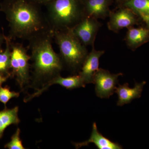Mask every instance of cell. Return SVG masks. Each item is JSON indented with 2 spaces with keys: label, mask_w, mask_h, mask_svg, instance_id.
<instances>
[{
  "label": "cell",
  "mask_w": 149,
  "mask_h": 149,
  "mask_svg": "<svg viewBox=\"0 0 149 149\" xmlns=\"http://www.w3.org/2000/svg\"><path fill=\"white\" fill-rule=\"evenodd\" d=\"M10 58L11 77L15 78L20 88L23 89L29 83L31 57L28 54V49L22 44L12 41Z\"/></svg>",
  "instance_id": "5"
},
{
  "label": "cell",
  "mask_w": 149,
  "mask_h": 149,
  "mask_svg": "<svg viewBox=\"0 0 149 149\" xmlns=\"http://www.w3.org/2000/svg\"><path fill=\"white\" fill-rule=\"evenodd\" d=\"M19 93L10 91L7 87H2L0 86V102L2 103L6 107V105L9 101L13 98L19 97Z\"/></svg>",
  "instance_id": "17"
},
{
  "label": "cell",
  "mask_w": 149,
  "mask_h": 149,
  "mask_svg": "<svg viewBox=\"0 0 149 149\" xmlns=\"http://www.w3.org/2000/svg\"><path fill=\"white\" fill-rule=\"evenodd\" d=\"M122 6L140 17L149 15V0H128Z\"/></svg>",
  "instance_id": "16"
},
{
  "label": "cell",
  "mask_w": 149,
  "mask_h": 149,
  "mask_svg": "<svg viewBox=\"0 0 149 149\" xmlns=\"http://www.w3.org/2000/svg\"><path fill=\"white\" fill-rule=\"evenodd\" d=\"M115 1H116L118 3L120 4H121L122 5L126 1H128V0H115Z\"/></svg>",
  "instance_id": "23"
},
{
  "label": "cell",
  "mask_w": 149,
  "mask_h": 149,
  "mask_svg": "<svg viewBox=\"0 0 149 149\" xmlns=\"http://www.w3.org/2000/svg\"><path fill=\"white\" fill-rule=\"evenodd\" d=\"M149 40V28L132 27L128 28L125 41L127 45L132 49L139 47Z\"/></svg>",
  "instance_id": "13"
},
{
  "label": "cell",
  "mask_w": 149,
  "mask_h": 149,
  "mask_svg": "<svg viewBox=\"0 0 149 149\" xmlns=\"http://www.w3.org/2000/svg\"><path fill=\"white\" fill-rule=\"evenodd\" d=\"M113 0H83L85 15L97 19L109 15L110 6Z\"/></svg>",
  "instance_id": "11"
},
{
  "label": "cell",
  "mask_w": 149,
  "mask_h": 149,
  "mask_svg": "<svg viewBox=\"0 0 149 149\" xmlns=\"http://www.w3.org/2000/svg\"><path fill=\"white\" fill-rule=\"evenodd\" d=\"M101 27L97 19L85 15L72 28L73 34L85 46H94L96 36Z\"/></svg>",
  "instance_id": "7"
},
{
  "label": "cell",
  "mask_w": 149,
  "mask_h": 149,
  "mask_svg": "<svg viewBox=\"0 0 149 149\" xmlns=\"http://www.w3.org/2000/svg\"><path fill=\"white\" fill-rule=\"evenodd\" d=\"M123 75L122 73L111 74L108 70L99 68L93 78L97 96L102 99L109 98L115 92L118 77Z\"/></svg>",
  "instance_id": "6"
},
{
  "label": "cell",
  "mask_w": 149,
  "mask_h": 149,
  "mask_svg": "<svg viewBox=\"0 0 149 149\" xmlns=\"http://www.w3.org/2000/svg\"><path fill=\"white\" fill-rule=\"evenodd\" d=\"M0 13H1V11H0Z\"/></svg>",
  "instance_id": "24"
},
{
  "label": "cell",
  "mask_w": 149,
  "mask_h": 149,
  "mask_svg": "<svg viewBox=\"0 0 149 149\" xmlns=\"http://www.w3.org/2000/svg\"><path fill=\"white\" fill-rule=\"evenodd\" d=\"M8 78L9 77L8 76L3 75V74H0V86H1L3 83L6 82Z\"/></svg>",
  "instance_id": "21"
},
{
  "label": "cell",
  "mask_w": 149,
  "mask_h": 149,
  "mask_svg": "<svg viewBox=\"0 0 149 149\" xmlns=\"http://www.w3.org/2000/svg\"><path fill=\"white\" fill-rule=\"evenodd\" d=\"M136 15L130 9L123 6L114 11H110L108 28L110 31L117 32L124 28L133 27L138 23Z\"/></svg>",
  "instance_id": "8"
},
{
  "label": "cell",
  "mask_w": 149,
  "mask_h": 149,
  "mask_svg": "<svg viewBox=\"0 0 149 149\" xmlns=\"http://www.w3.org/2000/svg\"><path fill=\"white\" fill-rule=\"evenodd\" d=\"M143 19V21L146 24L149 28V15H143L140 17Z\"/></svg>",
  "instance_id": "22"
},
{
  "label": "cell",
  "mask_w": 149,
  "mask_h": 149,
  "mask_svg": "<svg viewBox=\"0 0 149 149\" xmlns=\"http://www.w3.org/2000/svg\"><path fill=\"white\" fill-rule=\"evenodd\" d=\"M32 1L39 6H45L47 4L53 0H32Z\"/></svg>",
  "instance_id": "20"
},
{
  "label": "cell",
  "mask_w": 149,
  "mask_h": 149,
  "mask_svg": "<svg viewBox=\"0 0 149 149\" xmlns=\"http://www.w3.org/2000/svg\"><path fill=\"white\" fill-rule=\"evenodd\" d=\"M0 1H1V0H0Z\"/></svg>",
  "instance_id": "25"
},
{
  "label": "cell",
  "mask_w": 149,
  "mask_h": 149,
  "mask_svg": "<svg viewBox=\"0 0 149 149\" xmlns=\"http://www.w3.org/2000/svg\"><path fill=\"white\" fill-rule=\"evenodd\" d=\"M0 11L8 22V37L30 41L53 32L41 6L32 0H1Z\"/></svg>",
  "instance_id": "1"
},
{
  "label": "cell",
  "mask_w": 149,
  "mask_h": 149,
  "mask_svg": "<svg viewBox=\"0 0 149 149\" xmlns=\"http://www.w3.org/2000/svg\"><path fill=\"white\" fill-rule=\"evenodd\" d=\"M53 33L36 37L29 41L27 47L31 51L30 65L35 83H47L58 74L64 67L60 56L54 50Z\"/></svg>",
  "instance_id": "2"
},
{
  "label": "cell",
  "mask_w": 149,
  "mask_h": 149,
  "mask_svg": "<svg viewBox=\"0 0 149 149\" xmlns=\"http://www.w3.org/2000/svg\"><path fill=\"white\" fill-rule=\"evenodd\" d=\"M20 130L17 128L11 138L10 141L5 146V148L8 149H24L20 138Z\"/></svg>",
  "instance_id": "18"
},
{
  "label": "cell",
  "mask_w": 149,
  "mask_h": 149,
  "mask_svg": "<svg viewBox=\"0 0 149 149\" xmlns=\"http://www.w3.org/2000/svg\"><path fill=\"white\" fill-rule=\"evenodd\" d=\"M45 6L53 32L72 29L85 15L83 0H53Z\"/></svg>",
  "instance_id": "3"
},
{
  "label": "cell",
  "mask_w": 149,
  "mask_h": 149,
  "mask_svg": "<svg viewBox=\"0 0 149 149\" xmlns=\"http://www.w3.org/2000/svg\"><path fill=\"white\" fill-rule=\"evenodd\" d=\"M6 36L3 31L2 32L0 31V51L3 49V45L5 43Z\"/></svg>",
  "instance_id": "19"
},
{
  "label": "cell",
  "mask_w": 149,
  "mask_h": 149,
  "mask_svg": "<svg viewBox=\"0 0 149 149\" xmlns=\"http://www.w3.org/2000/svg\"><path fill=\"white\" fill-rule=\"evenodd\" d=\"M146 83V82L141 83H136L133 88H129L127 83L123 85L119 84L115 92L118 96L117 105L122 106L125 104L130 103L134 99L140 97L143 86Z\"/></svg>",
  "instance_id": "12"
},
{
  "label": "cell",
  "mask_w": 149,
  "mask_h": 149,
  "mask_svg": "<svg viewBox=\"0 0 149 149\" xmlns=\"http://www.w3.org/2000/svg\"><path fill=\"white\" fill-rule=\"evenodd\" d=\"M18 107L12 109L6 107L0 111V139H1L6 128L10 125H17L20 122L18 117Z\"/></svg>",
  "instance_id": "14"
},
{
  "label": "cell",
  "mask_w": 149,
  "mask_h": 149,
  "mask_svg": "<svg viewBox=\"0 0 149 149\" xmlns=\"http://www.w3.org/2000/svg\"><path fill=\"white\" fill-rule=\"evenodd\" d=\"M93 143L99 149H122V146L117 143L113 142L100 133L97 128V124L93 123V129L90 139L81 143H73L75 148L79 149L82 147L87 146Z\"/></svg>",
  "instance_id": "10"
},
{
  "label": "cell",
  "mask_w": 149,
  "mask_h": 149,
  "mask_svg": "<svg viewBox=\"0 0 149 149\" xmlns=\"http://www.w3.org/2000/svg\"><path fill=\"white\" fill-rule=\"evenodd\" d=\"M53 33L54 40L58 46L59 54L64 66L72 72H79L88 54L86 46L74 35L71 29Z\"/></svg>",
  "instance_id": "4"
},
{
  "label": "cell",
  "mask_w": 149,
  "mask_h": 149,
  "mask_svg": "<svg viewBox=\"0 0 149 149\" xmlns=\"http://www.w3.org/2000/svg\"><path fill=\"white\" fill-rule=\"evenodd\" d=\"M92 47V51L88 54L78 72L85 84L93 83L94 75L99 69L100 58L105 52L104 50H96L94 46Z\"/></svg>",
  "instance_id": "9"
},
{
  "label": "cell",
  "mask_w": 149,
  "mask_h": 149,
  "mask_svg": "<svg viewBox=\"0 0 149 149\" xmlns=\"http://www.w3.org/2000/svg\"><path fill=\"white\" fill-rule=\"evenodd\" d=\"M12 40L6 36L5 48L0 51V74L11 77L10 58L11 54V44Z\"/></svg>",
  "instance_id": "15"
}]
</instances>
